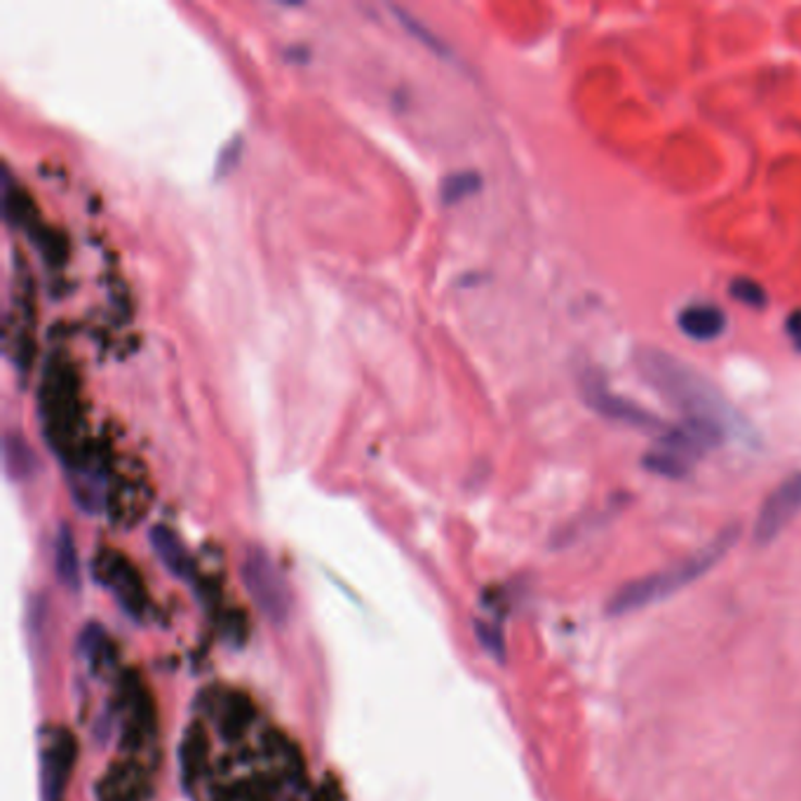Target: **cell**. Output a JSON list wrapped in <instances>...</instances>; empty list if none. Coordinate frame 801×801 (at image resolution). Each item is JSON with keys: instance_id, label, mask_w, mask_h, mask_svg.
Instances as JSON below:
<instances>
[{"instance_id": "obj_1", "label": "cell", "mask_w": 801, "mask_h": 801, "mask_svg": "<svg viewBox=\"0 0 801 801\" xmlns=\"http://www.w3.org/2000/svg\"><path fill=\"white\" fill-rule=\"evenodd\" d=\"M634 362L644 381L685 414L687 426L699 430L707 440L719 444L729 435H743L740 430H745V421L699 369L658 348L637 350Z\"/></svg>"}, {"instance_id": "obj_2", "label": "cell", "mask_w": 801, "mask_h": 801, "mask_svg": "<svg viewBox=\"0 0 801 801\" xmlns=\"http://www.w3.org/2000/svg\"><path fill=\"white\" fill-rule=\"evenodd\" d=\"M740 537V529L736 525L722 529L715 539H712L707 545H703L701 551L691 553L689 557L675 562V565L665 567L661 571L646 574L640 578H632L626 586H620L609 604H606V612L612 616H623V614H634L640 609H646V606H654L667 597L677 595L679 590L689 588L691 583L703 578L710 569H715L719 562L726 557V553L731 551Z\"/></svg>"}, {"instance_id": "obj_3", "label": "cell", "mask_w": 801, "mask_h": 801, "mask_svg": "<svg viewBox=\"0 0 801 801\" xmlns=\"http://www.w3.org/2000/svg\"><path fill=\"white\" fill-rule=\"evenodd\" d=\"M38 417L42 435L50 442L54 454L62 456L66 468L81 464L90 454L85 438V417L81 407L78 379L73 367L52 358L42 372L40 395H38Z\"/></svg>"}, {"instance_id": "obj_4", "label": "cell", "mask_w": 801, "mask_h": 801, "mask_svg": "<svg viewBox=\"0 0 801 801\" xmlns=\"http://www.w3.org/2000/svg\"><path fill=\"white\" fill-rule=\"evenodd\" d=\"M243 581L261 614L273 623H283L292 609V595L283 574L278 571L269 553L261 547H249L243 559Z\"/></svg>"}, {"instance_id": "obj_5", "label": "cell", "mask_w": 801, "mask_h": 801, "mask_svg": "<svg viewBox=\"0 0 801 801\" xmlns=\"http://www.w3.org/2000/svg\"><path fill=\"white\" fill-rule=\"evenodd\" d=\"M581 391H583V397L588 399V405L592 409H597L606 419L649 430V433L658 435L661 440H665L675 430V426L665 423L663 419L656 417V414H651L649 409L632 403V399H626L618 393H614L597 374L588 372L581 381Z\"/></svg>"}, {"instance_id": "obj_6", "label": "cell", "mask_w": 801, "mask_h": 801, "mask_svg": "<svg viewBox=\"0 0 801 801\" xmlns=\"http://www.w3.org/2000/svg\"><path fill=\"white\" fill-rule=\"evenodd\" d=\"M799 513H801V470L792 472L790 478H785L762 503L752 531L754 543L768 545L771 541H776Z\"/></svg>"}, {"instance_id": "obj_7", "label": "cell", "mask_w": 801, "mask_h": 801, "mask_svg": "<svg viewBox=\"0 0 801 801\" xmlns=\"http://www.w3.org/2000/svg\"><path fill=\"white\" fill-rule=\"evenodd\" d=\"M151 545L158 555V559L162 562L172 576L182 578V581H190L193 578V559L188 555V551L184 547L182 539L176 537L174 531H170L168 527H153L151 529Z\"/></svg>"}, {"instance_id": "obj_8", "label": "cell", "mask_w": 801, "mask_h": 801, "mask_svg": "<svg viewBox=\"0 0 801 801\" xmlns=\"http://www.w3.org/2000/svg\"><path fill=\"white\" fill-rule=\"evenodd\" d=\"M679 328L695 341H712L724 332L726 316L712 304H695L681 310Z\"/></svg>"}, {"instance_id": "obj_9", "label": "cell", "mask_w": 801, "mask_h": 801, "mask_svg": "<svg viewBox=\"0 0 801 801\" xmlns=\"http://www.w3.org/2000/svg\"><path fill=\"white\" fill-rule=\"evenodd\" d=\"M54 569L59 581H62L69 590L76 592L81 588V565H78V553H76V543H73V537L69 527H62L57 533L54 541Z\"/></svg>"}, {"instance_id": "obj_10", "label": "cell", "mask_w": 801, "mask_h": 801, "mask_svg": "<svg viewBox=\"0 0 801 801\" xmlns=\"http://www.w3.org/2000/svg\"><path fill=\"white\" fill-rule=\"evenodd\" d=\"M5 470L14 480H22L36 470L34 452L22 438L5 435Z\"/></svg>"}, {"instance_id": "obj_11", "label": "cell", "mask_w": 801, "mask_h": 801, "mask_svg": "<svg viewBox=\"0 0 801 801\" xmlns=\"http://www.w3.org/2000/svg\"><path fill=\"white\" fill-rule=\"evenodd\" d=\"M644 466H646L651 472L665 475V478H685V475L689 472L691 458H689V456H685V454H679L677 449L661 447V449H656V452L646 454Z\"/></svg>"}, {"instance_id": "obj_12", "label": "cell", "mask_w": 801, "mask_h": 801, "mask_svg": "<svg viewBox=\"0 0 801 801\" xmlns=\"http://www.w3.org/2000/svg\"><path fill=\"white\" fill-rule=\"evenodd\" d=\"M480 174L478 172H456L449 174L447 180L442 182V202L444 205H456L466 198H470L472 193L480 190Z\"/></svg>"}, {"instance_id": "obj_13", "label": "cell", "mask_w": 801, "mask_h": 801, "mask_svg": "<svg viewBox=\"0 0 801 801\" xmlns=\"http://www.w3.org/2000/svg\"><path fill=\"white\" fill-rule=\"evenodd\" d=\"M475 632H478V640L482 642L486 654H492L496 661L506 658V644H503V637L496 626H489L484 620H475Z\"/></svg>"}, {"instance_id": "obj_14", "label": "cell", "mask_w": 801, "mask_h": 801, "mask_svg": "<svg viewBox=\"0 0 801 801\" xmlns=\"http://www.w3.org/2000/svg\"><path fill=\"white\" fill-rule=\"evenodd\" d=\"M731 294L736 301L754 306V308H762L766 304L764 287L752 283V280H736V283L731 285Z\"/></svg>"}, {"instance_id": "obj_15", "label": "cell", "mask_w": 801, "mask_h": 801, "mask_svg": "<svg viewBox=\"0 0 801 801\" xmlns=\"http://www.w3.org/2000/svg\"><path fill=\"white\" fill-rule=\"evenodd\" d=\"M393 12L397 14L399 22L405 24V28H407V32H409L414 38H419V40L423 42V46H428L430 50L442 52V42H440L435 36H430L428 32H423V28L419 26V22H414V17H409V14H405L403 10H397V8H393Z\"/></svg>"}, {"instance_id": "obj_16", "label": "cell", "mask_w": 801, "mask_h": 801, "mask_svg": "<svg viewBox=\"0 0 801 801\" xmlns=\"http://www.w3.org/2000/svg\"><path fill=\"white\" fill-rule=\"evenodd\" d=\"M788 330L792 334V338L797 341V346L801 348V310H797V313L790 316V322H788Z\"/></svg>"}]
</instances>
